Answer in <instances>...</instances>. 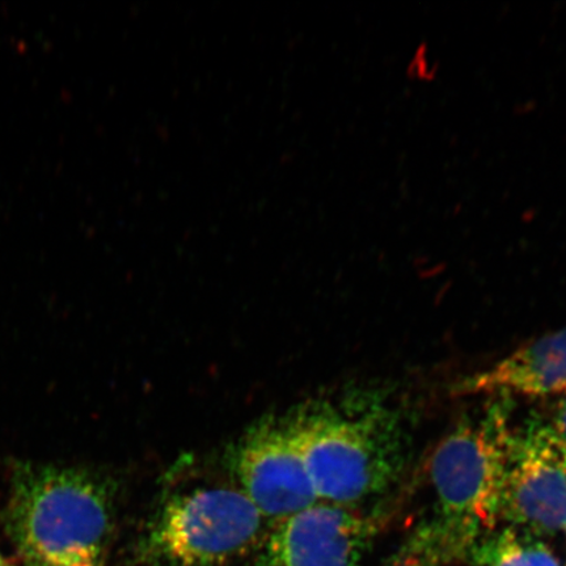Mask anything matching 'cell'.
Segmentation results:
<instances>
[{"label": "cell", "mask_w": 566, "mask_h": 566, "mask_svg": "<svg viewBox=\"0 0 566 566\" xmlns=\"http://www.w3.org/2000/svg\"><path fill=\"white\" fill-rule=\"evenodd\" d=\"M513 429L505 407L463 420L430 459L434 515L407 548L437 566L472 555L501 522L502 493Z\"/></svg>", "instance_id": "6da1fadb"}, {"label": "cell", "mask_w": 566, "mask_h": 566, "mask_svg": "<svg viewBox=\"0 0 566 566\" xmlns=\"http://www.w3.org/2000/svg\"><path fill=\"white\" fill-rule=\"evenodd\" d=\"M115 505L109 484L80 467L21 463L6 527L23 566H104Z\"/></svg>", "instance_id": "7a4b0ae2"}, {"label": "cell", "mask_w": 566, "mask_h": 566, "mask_svg": "<svg viewBox=\"0 0 566 566\" xmlns=\"http://www.w3.org/2000/svg\"><path fill=\"white\" fill-rule=\"evenodd\" d=\"M287 419L318 501L353 506L398 479L401 430L384 401L366 395L317 401Z\"/></svg>", "instance_id": "3957f363"}, {"label": "cell", "mask_w": 566, "mask_h": 566, "mask_svg": "<svg viewBox=\"0 0 566 566\" xmlns=\"http://www.w3.org/2000/svg\"><path fill=\"white\" fill-rule=\"evenodd\" d=\"M238 486H203L174 495L142 534L138 562L148 566H224L252 555L265 522Z\"/></svg>", "instance_id": "277c9868"}, {"label": "cell", "mask_w": 566, "mask_h": 566, "mask_svg": "<svg viewBox=\"0 0 566 566\" xmlns=\"http://www.w3.org/2000/svg\"><path fill=\"white\" fill-rule=\"evenodd\" d=\"M501 522L554 535L566 526V444L552 422L531 419L509 443Z\"/></svg>", "instance_id": "5b68a950"}, {"label": "cell", "mask_w": 566, "mask_h": 566, "mask_svg": "<svg viewBox=\"0 0 566 566\" xmlns=\"http://www.w3.org/2000/svg\"><path fill=\"white\" fill-rule=\"evenodd\" d=\"M274 523L247 566H360L377 530L357 509L327 502Z\"/></svg>", "instance_id": "8992f818"}, {"label": "cell", "mask_w": 566, "mask_h": 566, "mask_svg": "<svg viewBox=\"0 0 566 566\" xmlns=\"http://www.w3.org/2000/svg\"><path fill=\"white\" fill-rule=\"evenodd\" d=\"M232 467L239 490L266 520L277 522L321 502L287 417L248 430L233 450Z\"/></svg>", "instance_id": "52a82bcc"}, {"label": "cell", "mask_w": 566, "mask_h": 566, "mask_svg": "<svg viewBox=\"0 0 566 566\" xmlns=\"http://www.w3.org/2000/svg\"><path fill=\"white\" fill-rule=\"evenodd\" d=\"M566 394V328L535 339L454 386V396L549 398Z\"/></svg>", "instance_id": "ba28073f"}, {"label": "cell", "mask_w": 566, "mask_h": 566, "mask_svg": "<svg viewBox=\"0 0 566 566\" xmlns=\"http://www.w3.org/2000/svg\"><path fill=\"white\" fill-rule=\"evenodd\" d=\"M472 556L481 566H558L546 544L514 527L488 535Z\"/></svg>", "instance_id": "9c48e42d"}, {"label": "cell", "mask_w": 566, "mask_h": 566, "mask_svg": "<svg viewBox=\"0 0 566 566\" xmlns=\"http://www.w3.org/2000/svg\"><path fill=\"white\" fill-rule=\"evenodd\" d=\"M552 424H554L557 434L560 436L563 442L566 444V394L560 405H558L555 421L552 422Z\"/></svg>", "instance_id": "30bf717a"}, {"label": "cell", "mask_w": 566, "mask_h": 566, "mask_svg": "<svg viewBox=\"0 0 566 566\" xmlns=\"http://www.w3.org/2000/svg\"><path fill=\"white\" fill-rule=\"evenodd\" d=\"M391 566H431L427 562H423L422 558L417 557L410 552L405 551V554H401L398 560H396Z\"/></svg>", "instance_id": "8fae6325"}, {"label": "cell", "mask_w": 566, "mask_h": 566, "mask_svg": "<svg viewBox=\"0 0 566 566\" xmlns=\"http://www.w3.org/2000/svg\"><path fill=\"white\" fill-rule=\"evenodd\" d=\"M0 566H12V565L9 562H7L3 556H0Z\"/></svg>", "instance_id": "7c38bea8"}, {"label": "cell", "mask_w": 566, "mask_h": 566, "mask_svg": "<svg viewBox=\"0 0 566 566\" xmlns=\"http://www.w3.org/2000/svg\"><path fill=\"white\" fill-rule=\"evenodd\" d=\"M565 530H566V526H565Z\"/></svg>", "instance_id": "4fadbf2b"}]
</instances>
